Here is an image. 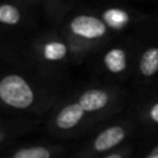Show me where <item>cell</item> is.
Segmentation results:
<instances>
[{
  "label": "cell",
  "instance_id": "6da1fadb",
  "mask_svg": "<svg viewBox=\"0 0 158 158\" xmlns=\"http://www.w3.org/2000/svg\"><path fill=\"white\" fill-rule=\"evenodd\" d=\"M0 100L14 109H28L35 101V91L21 75L9 74L0 79Z\"/></svg>",
  "mask_w": 158,
  "mask_h": 158
},
{
  "label": "cell",
  "instance_id": "7a4b0ae2",
  "mask_svg": "<svg viewBox=\"0 0 158 158\" xmlns=\"http://www.w3.org/2000/svg\"><path fill=\"white\" fill-rule=\"evenodd\" d=\"M70 32L84 40H100L106 36L107 26L106 23L91 15H78L69 23Z\"/></svg>",
  "mask_w": 158,
  "mask_h": 158
},
{
  "label": "cell",
  "instance_id": "3957f363",
  "mask_svg": "<svg viewBox=\"0 0 158 158\" xmlns=\"http://www.w3.org/2000/svg\"><path fill=\"white\" fill-rule=\"evenodd\" d=\"M126 138V128L120 125L110 126L102 130L93 142V149L96 153H102L111 151L118 146Z\"/></svg>",
  "mask_w": 158,
  "mask_h": 158
},
{
  "label": "cell",
  "instance_id": "277c9868",
  "mask_svg": "<svg viewBox=\"0 0 158 158\" xmlns=\"http://www.w3.org/2000/svg\"><path fill=\"white\" fill-rule=\"evenodd\" d=\"M111 100V95L109 91L99 88L85 90L78 99L79 105L86 112H96L105 109Z\"/></svg>",
  "mask_w": 158,
  "mask_h": 158
},
{
  "label": "cell",
  "instance_id": "5b68a950",
  "mask_svg": "<svg viewBox=\"0 0 158 158\" xmlns=\"http://www.w3.org/2000/svg\"><path fill=\"white\" fill-rule=\"evenodd\" d=\"M85 110L78 101L65 105L56 116V126L60 130H70L80 123L85 116Z\"/></svg>",
  "mask_w": 158,
  "mask_h": 158
},
{
  "label": "cell",
  "instance_id": "8992f818",
  "mask_svg": "<svg viewBox=\"0 0 158 158\" xmlns=\"http://www.w3.org/2000/svg\"><path fill=\"white\" fill-rule=\"evenodd\" d=\"M104 64L106 69L114 74L122 73L127 67V54L123 48H111L104 56Z\"/></svg>",
  "mask_w": 158,
  "mask_h": 158
},
{
  "label": "cell",
  "instance_id": "52a82bcc",
  "mask_svg": "<svg viewBox=\"0 0 158 158\" xmlns=\"http://www.w3.org/2000/svg\"><path fill=\"white\" fill-rule=\"evenodd\" d=\"M138 69L144 78H151L158 72V47H149L141 54Z\"/></svg>",
  "mask_w": 158,
  "mask_h": 158
},
{
  "label": "cell",
  "instance_id": "ba28073f",
  "mask_svg": "<svg viewBox=\"0 0 158 158\" xmlns=\"http://www.w3.org/2000/svg\"><path fill=\"white\" fill-rule=\"evenodd\" d=\"M68 53V47L60 41L47 42L42 48V56L51 62H57L63 59Z\"/></svg>",
  "mask_w": 158,
  "mask_h": 158
},
{
  "label": "cell",
  "instance_id": "9c48e42d",
  "mask_svg": "<svg viewBox=\"0 0 158 158\" xmlns=\"http://www.w3.org/2000/svg\"><path fill=\"white\" fill-rule=\"evenodd\" d=\"M21 20L20 10L11 4H1L0 5V23L4 25H17Z\"/></svg>",
  "mask_w": 158,
  "mask_h": 158
},
{
  "label": "cell",
  "instance_id": "30bf717a",
  "mask_svg": "<svg viewBox=\"0 0 158 158\" xmlns=\"http://www.w3.org/2000/svg\"><path fill=\"white\" fill-rule=\"evenodd\" d=\"M52 152L47 147L36 146V147H26L17 149L12 157L14 158H48L51 157Z\"/></svg>",
  "mask_w": 158,
  "mask_h": 158
},
{
  "label": "cell",
  "instance_id": "8fae6325",
  "mask_svg": "<svg viewBox=\"0 0 158 158\" xmlns=\"http://www.w3.org/2000/svg\"><path fill=\"white\" fill-rule=\"evenodd\" d=\"M105 20L112 25V26H121L126 20H127V16L123 11L121 10H117V9H111V10H107L104 15Z\"/></svg>",
  "mask_w": 158,
  "mask_h": 158
},
{
  "label": "cell",
  "instance_id": "7c38bea8",
  "mask_svg": "<svg viewBox=\"0 0 158 158\" xmlns=\"http://www.w3.org/2000/svg\"><path fill=\"white\" fill-rule=\"evenodd\" d=\"M146 117L149 122L158 125V101H156L148 106V109L146 110Z\"/></svg>",
  "mask_w": 158,
  "mask_h": 158
},
{
  "label": "cell",
  "instance_id": "4fadbf2b",
  "mask_svg": "<svg viewBox=\"0 0 158 158\" xmlns=\"http://www.w3.org/2000/svg\"><path fill=\"white\" fill-rule=\"evenodd\" d=\"M147 158H158V146H154L147 154H146Z\"/></svg>",
  "mask_w": 158,
  "mask_h": 158
},
{
  "label": "cell",
  "instance_id": "5bb4252c",
  "mask_svg": "<svg viewBox=\"0 0 158 158\" xmlns=\"http://www.w3.org/2000/svg\"><path fill=\"white\" fill-rule=\"evenodd\" d=\"M0 141H1V133H0Z\"/></svg>",
  "mask_w": 158,
  "mask_h": 158
}]
</instances>
